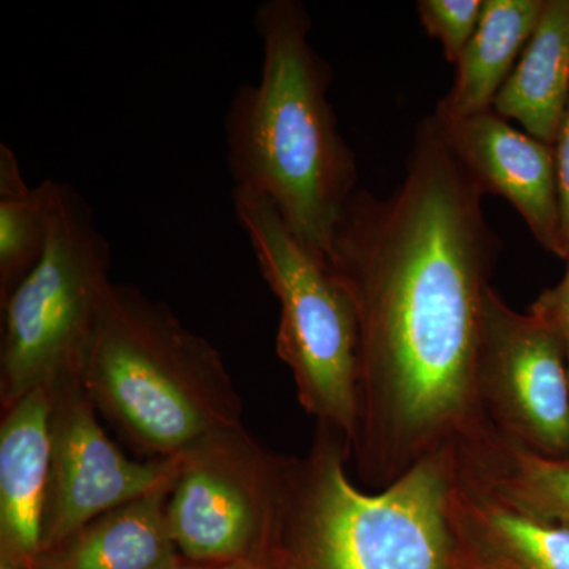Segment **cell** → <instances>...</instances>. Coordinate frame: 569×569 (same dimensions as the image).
Wrapping results in <instances>:
<instances>
[{
  "instance_id": "6da1fadb",
  "label": "cell",
  "mask_w": 569,
  "mask_h": 569,
  "mask_svg": "<svg viewBox=\"0 0 569 569\" xmlns=\"http://www.w3.org/2000/svg\"><path fill=\"white\" fill-rule=\"evenodd\" d=\"M485 194L432 114L415 133L402 186L388 198L358 190L337 228L329 261L358 313L351 459L366 488H388L489 429L477 365L500 241Z\"/></svg>"
},
{
  "instance_id": "7a4b0ae2",
  "label": "cell",
  "mask_w": 569,
  "mask_h": 569,
  "mask_svg": "<svg viewBox=\"0 0 569 569\" xmlns=\"http://www.w3.org/2000/svg\"><path fill=\"white\" fill-rule=\"evenodd\" d=\"M263 43L257 84H241L224 114L234 187L274 206L299 239L329 260L337 228L358 192L355 153L328 99L331 67L309 40L298 0H268L254 13Z\"/></svg>"
},
{
  "instance_id": "3957f363",
  "label": "cell",
  "mask_w": 569,
  "mask_h": 569,
  "mask_svg": "<svg viewBox=\"0 0 569 569\" xmlns=\"http://www.w3.org/2000/svg\"><path fill=\"white\" fill-rule=\"evenodd\" d=\"M456 449L366 492L347 473V438L317 425L309 451L284 458L264 569H475L452 518Z\"/></svg>"
},
{
  "instance_id": "277c9868",
  "label": "cell",
  "mask_w": 569,
  "mask_h": 569,
  "mask_svg": "<svg viewBox=\"0 0 569 569\" xmlns=\"http://www.w3.org/2000/svg\"><path fill=\"white\" fill-rule=\"evenodd\" d=\"M80 381L99 415L148 459H178L242 425L220 351L133 284H108Z\"/></svg>"
},
{
  "instance_id": "5b68a950",
  "label": "cell",
  "mask_w": 569,
  "mask_h": 569,
  "mask_svg": "<svg viewBox=\"0 0 569 569\" xmlns=\"http://www.w3.org/2000/svg\"><path fill=\"white\" fill-rule=\"evenodd\" d=\"M231 198L261 276L280 302L276 351L293 373L299 403L351 448L359 355L353 298L331 261L299 239L268 200L239 187Z\"/></svg>"
},
{
  "instance_id": "8992f818",
  "label": "cell",
  "mask_w": 569,
  "mask_h": 569,
  "mask_svg": "<svg viewBox=\"0 0 569 569\" xmlns=\"http://www.w3.org/2000/svg\"><path fill=\"white\" fill-rule=\"evenodd\" d=\"M111 247L91 206L54 182L40 263L0 302V408L39 388L80 378L110 279Z\"/></svg>"
},
{
  "instance_id": "52a82bcc",
  "label": "cell",
  "mask_w": 569,
  "mask_h": 569,
  "mask_svg": "<svg viewBox=\"0 0 569 569\" xmlns=\"http://www.w3.org/2000/svg\"><path fill=\"white\" fill-rule=\"evenodd\" d=\"M284 458L238 425L178 458L168 519L183 561L263 567L279 518Z\"/></svg>"
},
{
  "instance_id": "ba28073f",
  "label": "cell",
  "mask_w": 569,
  "mask_h": 569,
  "mask_svg": "<svg viewBox=\"0 0 569 569\" xmlns=\"http://www.w3.org/2000/svg\"><path fill=\"white\" fill-rule=\"evenodd\" d=\"M477 392L490 432L539 458L569 460V377L556 332L488 287Z\"/></svg>"
},
{
  "instance_id": "9c48e42d",
  "label": "cell",
  "mask_w": 569,
  "mask_h": 569,
  "mask_svg": "<svg viewBox=\"0 0 569 569\" xmlns=\"http://www.w3.org/2000/svg\"><path fill=\"white\" fill-rule=\"evenodd\" d=\"M178 467V459L127 458L104 432L80 378L56 385L41 552L104 512L173 485Z\"/></svg>"
},
{
  "instance_id": "30bf717a",
  "label": "cell",
  "mask_w": 569,
  "mask_h": 569,
  "mask_svg": "<svg viewBox=\"0 0 569 569\" xmlns=\"http://www.w3.org/2000/svg\"><path fill=\"white\" fill-rule=\"evenodd\" d=\"M437 122L449 149L482 192L507 198L538 244L568 260L553 146L519 132L493 110Z\"/></svg>"
},
{
  "instance_id": "8fae6325",
  "label": "cell",
  "mask_w": 569,
  "mask_h": 569,
  "mask_svg": "<svg viewBox=\"0 0 569 569\" xmlns=\"http://www.w3.org/2000/svg\"><path fill=\"white\" fill-rule=\"evenodd\" d=\"M52 388L21 397L0 419V563L21 569H33L43 542Z\"/></svg>"
},
{
  "instance_id": "7c38bea8",
  "label": "cell",
  "mask_w": 569,
  "mask_h": 569,
  "mask_svg": "<svg viewBox=\"0 0 569 569\" xmlns=\"http://www.w3.org/2000/svg\"><path fill=\"white\" fill-rule=\"evenodd\" d=\"M164 486L104 512L59 545L33 569H173L183 563L168 519Z\"/></svg>"
},
{
  "instance_id": "4fadbf2b",
  "label": "cell",
  "mask_w": 569,
  "mask_h": 569,
  "mask_svg": "<svg viewBox=\"0 0 569 569\" xmlns=\"http://www.w3.org/2000/svg\"><path fill=\"white\" fill-rule=\"evenodd\" d=\"M545 7L546 0H485L477 31L456 63L452 88L433 112L437 119L455 121L493 110Z\"/></svg>"
},
{
  "instance_id": "5bb4252c",
  "label": "cell",
  "mask_w": 569,
  "mask_h": 569,
  "mask_svg": "<svg viewBox=\"0 0 569 569\" xmlns=\"http://www.w3.org/2000/svg\"><path fill=\"white\" fill-rule=\"evenodd\" d=\"M452 518L471 556L482 567L569 569V526L501 503L466 485L459 471Z\"/></svg>"
},
{
  "instance_id": "9a60e30c",
  "label": "cell",
  "mask_w": 569,
  "mask_h": 569,
  "mask_svg": "<svg viewBox=\"0 0 569 569\" xmlns=\"http://www.w3.org/2000/svg\"><path fill=\"white\" fill-rule=\"evenodd\" d=\"M569 104V0H546L545 11L493 111L526 133L556 146Z\"/></svg>"
},
{
  "instance_id": "2e32d148",
  "label": "cell",
  "mask_w": 569,
  "mask_h": 569,
  "mask_svg": "<svg viewBox=\"0 0 569 569\" xmlns=\"http://www.w3.org/2000/svg\"><path fill=\"white\" fill-rule=\"evenodd\" d=\"M459 478L501 503L569 526V463L539 458L496 433L463 441L456 449Z\"/></svg>"
},
{
  "instance_id": "e0dca14e",
  "label": "cell",
  "mask_w": 569,
  "mask_h": 569,
  "mask_svg": "<svg viewBox=\"0 0 569 569\" xmlns=\"http://www.w3.org/2000/svg\"><path fill=\"white\" fill-rule=\"evenodd\" d=\"M54 182L31 187L9 146L0 144V302L40 263L50 236Z\"/></svg>"
},
{
  "instance_id": "ac0fdd59",
  "label": "cell",
  "mask_w": 569,
  "mask_h": 569,
  "mask_svg": "<svg viewBox=\"0 0 569 569\" xmlns=\"http://www.w3.org/2000/svg\"><path fill=\"white\" fill-rule=\"evenodd\" d=\"M485 0H419V20L440 41L449 63H458L481 20Z\"/></svg>"
},
{
  "instance_id": "d6986e66",
  "label": "cell",
  "mask_w": 569,
  "mask_h": 569,
  "mask_svg": "<svg viewBox=\"0 0 569 569\" xmlns=\"http://www.w3.org/2000/svg\"><path fill=\"white\" fill-rule=\"evenodd\" d=\"M567 272L556 287L548 288L539 295L530 307V312L541 318L556 332L563 350L569 377V257Z\"/></svg>"
},
{
  "instance_id": "ffe728a7",
  "label": "cell",
  "mask_w": 569,
  "mask_h": 569,
  "mask_svg": "<svg viewBox=\"0 0 569 569\" xmlns=\"http://www.w3.org/2000/svg\"><path fill=\"white\" fill-rule=\"evenodd\" d=\"M553 149H556L557 174H559L561 222H563V233L569 250V104Z\"/></svg>"
},
{
  "instance_id": "44dd1931",
  "label": "cell",
  "mask_w": 569,
  "mask_h": 569,
  "mask_svg": "<svg viewBox=\"0 0 569 569\" xmlns=\"http://www.w3.org/2000/svg\"><path fill=\"white\" fill-rule=\"evenodd\" d=\"M173 569H264L254 563H230V565H193L183 561L182 565Z\"/></svg>"
},
{
  "instance_id": "7402d4cb",
  "label": "cell",
  "mask_w": 569,
  "mask_h": 569,
  "mask_svg": "<svg viewBox=\"0 0 569 569\" xmlns=\"http://www.w3.org/2000/svg\"><path fill=\"white\" fill-rule=\"evenodd\" d=\"M0 569H21V568L11 567V565L0 563Z\"/></svg>"
},
{
  "instance_id": "603a6c76",
  "label": "cell",
  "mask_w": 569,
  "mask_h": 569,
  "mask_svg": "<svg viewBox=\"0 0 569 569\" xmlns=\"http://www.w3.org/2000/svg\"><path fill=\"white\" fill-rule=\"evenodd\" d=\"M475 561H477V560H475ZM475 569H489V568L482 567V565H479L477 561V568H475Z\"/></svg>"
},
{
  "instance_id": "cb8c5ba5",
  "label": "cell",
  "mask_w": 569,
  "mask_h": 569,
  "mask_svg": "<svg viewBox=\"0 0 569 569\" xmlns=\"http://www.w3.org/2000/svg\"><path fill=\"white\" fill-rule=\"evenodd\" d=\"M567 463H569V460H568V462H567Z\"/></svg>"
}]
</instances>
